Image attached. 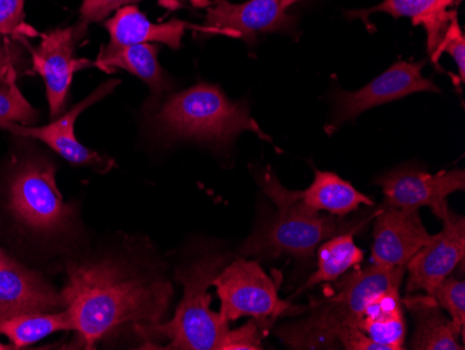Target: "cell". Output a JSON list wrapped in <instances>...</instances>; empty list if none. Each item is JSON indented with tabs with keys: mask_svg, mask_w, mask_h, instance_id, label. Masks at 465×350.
<instances>
[{
	"mask_svg": "<svg viewBox=\"0 0 465 350\" xmlns=\"http://www.w3.org/2000/svg\"><path fill=\"white\" fill-rule=\"evenodd\" d=\"M351 326L385 346L386 350H403L407 321L400 287H389L373 294Z\"/></svg>",
	"mask_w": 465,
	"mask_h": 350,
	"instance_id": "17",
	"label": "cell"
},
{
	"mask_svg": "<svg viewBox=\"0 0 465 350\" xmlns=\"http://www.w3.org/2000/svg\"><path fill=\"white\" fill-rule=\"evenodd\" d=\"M371 263L385 268H406L432 235L425 228L420 211L379 207L373 218Z\"/></svg>",
	"mask_w": 465,
	"mask_h": 350,
	"instance_id": "13",
	"label": "cell"
},
{
	"mask_svg": "<svg viewBox=\"0 0 465 350\" xmlns=\"http://www.w3.org/2000/svg\"><path fill=\"white\" fill-rule=\"evenodd\" d=\"M85 33L87 25L81 23L73 27L56 28L42 34L38 48L31 49L34 70L45 83L52 117H56L64 108L74 73L94 66L90 60L74 57L75 45Z\"/></svg>",
	"mask_w": 465,
	"mask_h": 350,
	"instance_id": "10",
	"label": "cell"
},
{
	"mask_svg": "<svg viewBox=\"0 0 465 350\" xmlns=\"http://www.w3.org/2000/svg\"><path fill=\"white\" fill-rule=\"evenodd\" d=\"M297 25V17L287 15L283 0H248L232 4L229 0H209L205 27L215 35L239 38L252 46L258 34L290 31Z\"/></svg>",
	"mask_w": 465,
	"mask_h": 350,
	"instance_id": "11",
	"label": "cell"
},
{
	"mask_svg": "<svg viewBox=\"0 0 465 350\" xmlns=\"http://www.w3.org/2000/svg\"><path fill=\"white\" fill-rule=\"evenodd\" d=\"M159 135L226 147L237 135L251 132L272 141L250 115L247 104L232 102L218 85L200 83L169 96L153 116Z\"/></svg>",
	"mask_w": 465,
	"mask_h": 350,
	"instance_id": "4",
	"label": "cell"
},
{
	"mask_svg": "<svg viewBox=\"0 0 465 350\" xmlns=\"http://www.w3.org/2000/svg\"><path fill=\"white\" fill-rule=\"evenodd\" d=\"M406 276V268H385L370 263L331 282L325 296L311 299L307 317L284 324L276 329L279 339L289 349H339L337 336L351 326L365 303L376 292L400 287Z\"/></svg>",
	"mask_w": 465,
	"mask_h": 350,
	"instance_id": "3",
	"label": "cell"
},
{
	"mask_svg": "<svg viewBox=\"0 0 465 350\" xmlns=\"http://www.w3.org/2000/svg\"><path fill=\"white\" fill-rule=\"evenodd\" d=\"M449 54L453 57L454 64L459 69V80L464 83L465 80V36L459 25V17H454L446 30L445 35L441 38L440 45L430 60L438 66L441 55Z\"/></svg>",
	"mask_w": 465,
	"mask_h": 350,
	"instance_id": "27",
	"label": "cell"
},
{
	"mask_svg": "<svg viewBox=\"0 0 465 350\" xmlns=\"http://www.w3.org/2000/svg\"><path fill=\"white\" fill-rule=\"evenodd\" d=\"M60 295L81 345L94 349L120 326L162 323L173 287L161 276L104 260L70 264L66 286Z\"/></svg>",
	"mask_w": 465,
	"mask_h": 350,
	"instance_id": "1",
	"label": "cell"
},
{
	"mask_svg": "<svg viewBox=\"0 0 465 350\" xmlns=\"http://www.w3.org/2000/svg\"><path fill=\"white\" fill-rule=\"evenodd\" d=\"M373 183L382 189L383 207L417 211L428 207L443 221L450 213L449 195L465 190V171L451 169L430 174L414 164H407L385 172Z\"/></svg>",
	"mask_w": 465,
	"mask_h": 350,
	"instance_id": "8",
	"label": "cell"
},
{
	"mask_svg": "<svg viewBox=\"0 0 465 350\" xmlns=\"http://www.w3.org/2000/svg\"><path fill=\"white\" fill-rule=\"evenodd\" d=\"M229 261V255H213L198 258L176 271L177 281L184 287L182 302L176 315L166 324L137 326L138 335L143 339H171L166 349L222 350L230 331V324L221 313L211 308L213 296L209 287L213 286L216 275Z\"/></svg>",
	"mask_w": 465,
	"mask_h": 350,
	"instance_id": "5",
	"label": "cell"
},
{
	"mask_svg": "<svg viewBox=\"0 0 465 350\" xmlns=\"http://www.w3.org/2000/svg\"><path fill=\"white\" fill-rule=\"evenodd\" d=\"M295 2H299V0H283V5L286 9H289V6H292Z\"/></svg>",
	"mask_w": 465,
	"mask_h": 350,
	"instance_id": "32",
	"label": "cell"
},
{
	"mask_svg": "<svg viewBox=\"0 0 465 350\" xmlns=\"http://www.w3.org/2000/svg\"><path fill=\"white\" fill-rule=\"evenodd\" d=\"M337 342H339V346L346 350H386L385 346L372 341L370 336L352 326L344 328L337 336Z\"/></svg>",
	"mask_w": 465,
	"mask_h": 350,
	"instance_id": "31",
	"label": "cell"
},
{
	"mask_svg": "<svg viewBox=\"0 0 465 350\" xmlns=\"http://www.w3.org/2000/svg\"><path fill=\"white\" fill-rule=\"evenodd\" d=\"M72 329L69 313H33V315H15L0 323V334L7 336L15 349L31 346L35 342L59 333Z\"/></svg>",
	"mask_w": 465,
	"mask_h": 350,
	"instance_id": "23",
	"label": "cell"
},
{
	"mask_svg": "<svg viewBox=\"0 0 465 350\" xmlns=\"http://www.w3.org/2000/svg\"><path fill=\"white\" fill-rule=\"evenodd\" d=\"M134 2H140V0H83L80 9V23L88 27L91 23L102 22L120 7L129 6ZM183 2L184 0H167V4L173 5L174 7L180 6ZM190 2L195 6H208L209 5V0H190Z\"/></svg>",
	"mask_w": 465,
	"mask_h": 350,
	"instance_id": "26",
	"label": "cell"
},
{
	"mask_svg": "<svg viewBox=\"0 0 465 350\" xmlns=\"http://www.w3.org/2000/svg\"><path fill=\"white\" fill-rule=\"evenodd\" d=\"M292 200L307 205L311 210L329 215L347 216L360 211L361 205L375 207L372 198L355 189L351 183L333 172L313 168V180L302 192L287 190Z\"/></svg>",
	"mask_w": 465,
	"mask_h": 350,
	"instance_id": "19",
	"label": "cell"
},
{
	"mask_svg": "<svg viewBox=\"0 0 465 350\" xmlns=\"http://www.w3.org/2000/svg\"><path fill=\"white\" fill-rule=\"evenodd\" d=\"M38 117V111L34 109L27 98L23 95L17 81L0 85V129L9 123L31 126Z\"/></svg>",
	"mask_w": 465,
	"mask_h": 350,
	"instance_id": "24",
	"label": "cell"
},
{
	"mask_svg": "<svg viewBox=\"0 0 465 350\" xmlns=\"http://www.w3.org/2000/svg\"><path fill=\"white\" fill-rule=\"evenodd\" d=\"M62 305V295L39 274L9 255L0 260V323L15 315L52 312Z\"/></svg>",
	"mask_w": 465,
	"mask_h": 350,
	"instance_id": "15",
	"label": "cell"
},
{
	"mask_svg": "<svg viewBox=\"0 0 465 350\" xmlns=\"http://www.w3.org/2000/svg\"><path fill=\"white\" fill-rule=\"evenodd\" d=\"M425 64V60H399L365 87L357 91H337L334 94L333 116L326 127V132L333 133L343 123L357 119L370 109L399 101L412 94L440 93V88L430 78L422 75Z\"/></svg>",
	"mask_w": 465,
	"mask_h": 350,
	"instance_id": "9",
	"label": "cell"
},
{
	"mask_svg": "<svg viewBox=\"0 0 465 350\" xmlns=\"http://www.w3.org/2000/svg\"><path fill=\"white\" fill-rule=\"evenodd\" d=\"M25 55L13 44L0 43V85L17 80L18 70L25 66Z\"/></svg>",
	"mask_w": 465,
	"mask_h": 350,
	"instance_id": "30",
	"label": "cell"
},
{
	"mask_svg": "<svg viewBox=\"0 0 465 350\" xmlns=\"http://www.w3.org/2000/svg\"><path fill=\"white\" fill-rule=\"evenodd\" d=\"M403 305L411 315L415 325L410 345L411 349L464 350V345L459 342L461 338L459 328L430 295L407 294L403 297Z\"/></svg>",
	"mask_w": 465,
	"mask_h": 350,
	"instance_id": "18",
	"label": "cell"
},
{
	"mask_svg": "<svg viewBox=\"0 0 465 350\" xmlns=\"http://www.w3.org/2000/svg\"><path fill=\"white\" fill-rule=\"evenodd\" d=\"M119 85V80H111L104 83L101 87L96 88L90 96L78 102L77 105L73 106L69 112L57 117L54 122L49 123L46 126H25V125H18V123H9V125H5L2 129L7 130L15 135H20V137L35 138V140L42 141L51 150H54L57 155L66 159L70 164L87 165V166H94V168H102L104 159L99 156L98 154L94 153L93 150H88L75 137V122L85 109L90 108L91 105L101 101L104 96H108Z\"/></svg>",
	"mask_w": 465,
	"mask_h": 350,
	"instance_id": "14",
	"label": "cell"
},
{
	"mask_svg": "<svg viewBox=\"0 0 465 350\" xmlns=\"http://www.w3.org/2000/svg\"><path fill=\"white\" fill-rule=\"evenodd\" d=\"M265 195L278 207L276 213L265 219L242 245V255L274 260L290 255L299 261H310L321 243L341 234H360L375 218L379 210L360 211L358 215H323L311 210L300 201L292 200L286 187L271 171L260 177Z\"/></svg>",
	"mask_w": 465,
	"mask_h": 350,
	"instance_id": "2",
	"label": "cell"
},
{
	"mask_svg": "<svg viewBox=\"0 0 465 350\" xmlns=\"http://www.w3.org/2000/svg\"><path fill=\"white\" fill-rule=\"evenodd\" d=\"M25 0H0V35H27Z\"/></svg>",
	"mask_w": 465,
	"mask_h": 350,
	"instance_id": "29",
	"label": "cell"
},
{
	"mask_svg": "<svg viewBox=\"0 0 465 350\" xmlns=\"http://www.w3.org/2000/svg\"><path fill=\"white\" fill-rule=\"evenodd\" d=\"M265 336L257 321L251 318L240 328L230 329L222 350H262Z\"/></svg>",
	"mask_w": 465,
	"mask_h": 350,
	"instance_id": "28",
	"label": "cell"
},
{
	"mask_svg": "<svg viewBox=\"0 0 465 350\" xmlns=\"http://www.w3.org/2000/svg\"><path fill=\"white\" fill-rule=\"evenodd\" d=\"M159 46L153 44H137L123 46L109 55H99L94 66L104 72L123 69L143 81L155 95H162L172 88V81L158 60Z\"/></svg>",
	"mask_w": 465,
	"mask_h": 350,
	"instance_id": "21",
	"label": "cell"
},
{
	"mask_svg": "<svg viewBox=\"0 0 465 350\" xmlns=\"http://www.w3.org/2000/svg\"><path fill=\"white\" fill-rule=\"evenodd\" d=\"M104 28L108 30L111 43L104 46L99 55H109L123 46L137 45V44L159 43L172 49H179L187 30L213 34V31L205 25L200 27L177 18L163 25H156L150 22L134 5L116 10L114 17L104 23Z\"/></svg>",
	"mask_w": 465,
	"mask_h": 350,
	"instance_id": "16",
	"label": "cell"
},
{
	"mask_svg": "<svg viewBox=\"0 0 465 350\" xmlns=\"http://www.w3.org/2000/svg\"><path fill=\"white\" fill-rule=\"evenodd\" d=\"M464 257L465 218L450 210L443 219L441 231L432 235L430 242L407 264V294L430 295L460 264H464Z\"/></svg>",
	"mask_w": 465,
	"mask_h": 350,
	"instance_id": "12",
	"label": "cell"
},
{
	"mask_svg": "<svg viewBox=\"0 0 465 350\" xmlns=\"http://www.w3.org/2000/svg\"><path fill=\"white\" fill-rule=\"evenodd\" d=\"M221 315L232 323L242 317L257 321L265 336L279 318L304 313L305 307L294 305L279 296L278 284L262 270L257 260L232 261L224 265L213 281Z\"/></svg>",
	"mask_w": 465,
	"mask_h": 350,
	"instance_id": "6",
	"label": "cell"
},
{
	"mask_svg": "<svg viewBox=\"0 0 465 350\" xmlns=\"http://www.w3.org/2000/svg\"><path fill=\"white\" fill-rule=\"evenodd\" d=\"M430 296L439 303L454 325L459 328L461 338L465 335V282L448 276L430 292Z\"/></svg>",
	"mask_w": 465,
	"mask_h": 350,
	"instance_id": "25",
	"label": "cell"
},
{
	"mask_svg": "<svg viewBox=\"0 0 465 350\" xmlns=\"http://www.w3.org/2000/svg\"><path fill=\"white\" fill-rule=\"evenodd\" d=\"M6 349H9V346H6V345H4V344H2V342H0V350H6Z\"/></svg>",
	"mask_w": 465,
	"mask_h": 350,
	"instance_id": "33",
	"label": "cell"
},
{
	"mask_svg": "<svg viewBox=\"0 0 465 350\" xmlns=\"http://www.w3.org/2000/svg\"><path fill=\"white\" fill-rule=\"evenodd\" d=\"M316 250L318 266L302 291H307L316 285L331 284L364 261V252L354 242V234L336 235L321 243Z\"/></svg>",
	"mask_w": 465,
	"mask_h": 350,
	"instance_id": "22",
	"label": "cell"
},
{
	"mask_svg": "<svg viewBox=\"0 0 465 350\" xmlns=\"http://www.w3.org/2000/svg\"><path fill=\"white\" fill-rule=\"evenodd\" d=\"M460 2H462V0H454V4H460Z\"/></svg>",
	"mask_w": 465,
	"mask_h": 350,
	"instance_id": "35",
	"label": "cell"
},
{
	"mask_svg": "<svg viewBox=\"0 0 465 350\" xmlns=\"http://www.w3.org/2000/svg\"><path fill=\"white\" fill-rule=\"evenodd\" d=\"M7 198L13 216L35 234L66 231L74 216V208L60 195L54 165L44 158L33 156L15 166Z\"/></svg>",
	"mask_w": 465,
	"mask_h": 350,
	"instance_id": "7",
	"label": "cell"
},
{
	"mask_svg": "<svg viewBox=\"0 0 465 350\" xmlns=\"http://www.w3.org/2000/svg\"><path fill=\"white\" fill-rule=\"evenodd\" d=\"M453 5L454 0H383L378 6L347 13V15L364 18L367 27L370 25L368 15L373 13H386L394 18H411L414 25H422L427 31L428 54L432 57L438 51L449 25L457 15L456 12L449 10Z\"/></svg>",
	"mask_w": 465,
	"mask_h": 350,
	"instance_id": "20",
	"label": "cell"
},
{
	"mask_svg": "<svg viewBox=\"0 0 465 350\" xmlns=\"http://www.w3.org/2000/svg\"><path fill=\"white\" fill-rule=\"evenodd\" d=\"M5 257V252L4 250L0 249V260Z\"/></svg>",
	"mask_w": 465,
	"mask_h": 350,
	"instance_id": "34",
	"label": "cell"
}]
</instances>
